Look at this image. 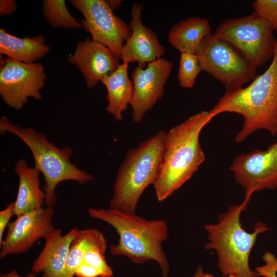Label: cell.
Listing matches in <instances>:
<instances>
[{"label": "cell", "mask_w": 277, "mask_h": 277, "mask_svg": "<svg viewBox=\"0 0 277 277\" xmlns=\"http://www.w3.org/2000/svg\"><path fill=\"white\" fill-rule=\"evenodd\" d=\"M213 118L209 111H203L166 132L162 160L153 184L159 201L167 199L189 180L205 161L199 138Z\"/></svg>", "instance_id": "cell-1"}, {"label": "cell", "mask_w": 277, "mask_h": 277, "mask_svg": "<svg viewBox=\"0 0 277 277\" xmlns=\"http://www.w3.org/2000/svg\"><path fill=\"white\" fill-rule=\"evenodd\" d=\"M88 213L91 217L108 223L116 230L119 239L117 244L110 246L112 255L126 256L137 264L155 261L162 277L168 276L170 266L163 248V243L169 235L165 220H147L135 213L110 208H90Z\"/></svg>", "instance_id": "cell-2"}, {"label": "cell", "mask_w": 277, "mask_h": 277, "mask_svg": "<svg viewBox=\"0 0 277 277\" xmlns=\"http://www.w3.org/2000/svg\"><path fill=\"white\" fill-rule=\"evenodd\" d=\"M209 111L213 117L225 112L242 115L244 122L235 136L237 143L259 130L277 135V39L268 69L246 87L225 91Z\"/></svg>", "instance_id": "cell-3"}, {"label": "cell", "mask_w": 277, "mask_h": 277, "mask_svg": "<svg viewBox=\"0 0 277 277\" xmlns=\"http://www.w3.org/2000/svg\"><path fill=\"white\" fill-rule=\"evenodd\" d=\"M252 194H246L241 204L231 205L220 214L217 223L204 225L208 240L205 248L215 251L217 267L224 276L261 277L250 268L249 258L258 235L270 228L259 222L254 231L249 233L242 228L240 222L241 213L246 210Z\"/></svg>", "instance_id": "cell-4"}, {"label": "cell", "mask_w": 277, "mask_h": 277, "mask_svg": "<svg viewBox=\"0 0 277 277\" xmlns=\"http://www.w3.org/2000/svg\"><path fill=\"white\" fill-rule=\"evenodd\" d=\"M12 133L19 138L29 148L34 167L44 175L46 207L53 208L56 203V188L66 181H74L86 184L94 180L92 174L80 169L73 163V151L69 147L60 148L49 141L46 135L31 127H24L13 124L6 116L0 118V133Z\"/></svg>", "instance_id": "cell-5"}, {"label": "cell", "mask_w": 277, "mask_h": 277, "mask_svg": "<svg viewBox=\"0 0 277 277\" xmlns=\"http://www.w3.org/2000/svg\"><path fill=\"white\" fill-rule=\"evenodd\" d=\"M166 132L160 130L127 151L118 170L109 201L110 208L135 213L143 192L157 177Z\"/></svg>", "instance_id": "cell-6"}, {"label": "cell", "mask_w": 277, "mask_h": 277, "mask_svg": "<svg viewBox=\"0 0 277 277\" xmlns=\"http://www.w3.org/2000/svg\"><path fill=\"white\" fill-rule=\"evenodd\" d=\"M272 25L255 12L226 19L214 34L236 48L257 68L273 58L275 39Z\"/></svg>", "instance_id": "cell-7"}, {"label": "cell", "mask_w": 277, "mask_h": 277, "mask_svg": "<svg viewBox=\"0 0 277 277\" xmlns=\"http://www.w3.org/2000/svg\"><path fill=\"white\" fill-rule=\"evenodd\" d=\"M195 54L203 71L221 82L225 91L240 89L256 76V68L232 45L214 33L203 39Z\"/></svg>", "instance_id": "cell-8"}, {"label": "cell", "mask_w": 277, "mask_h": 277, "mask_svg": "<svg viewBox=\"0 0 277 277\" xmlns=\"http://www.w3.org/2000/svg\"><path fill=\"white\" fill-rule=\"evenodd\" d=\"M0 95L5 103L16 110L24 108L29 98L42 101L41 91L47 76L44 65L25 63L0 56Z\"/></svg>", "instance_id": "cell-9"}, {"label": "cell", "mask_w": 277, "mask_h": 277, "mask_svg": "<svg viewBox=\"0 0 277 277\" xmlns=\"http://www.w3.org/2000/svg\"><path fill=\"white\" fill-rule=\"evenodd\" d=\"M70 3L83 14L81 23L92 39L121 60L122 48L132 33L129 25L114 14L106 0H71Z\"/></svg>", "instance_id": "cell-10"}, {"label": "cell", "mask_w": 277, "mask_h": 277, "mask_svg": "<svg viewBox=\"0 0 277 277\" xmlns=\"http://www.w3.org/2000/svg\"><path fill=\"white\" fill-rule=\"evenodd\" d=\"M229 169L245 194L277 189V141L265 150L236 156Z\"/></svg>", "instance_id": "cell-11"}, {"label": "cell", "mask_w": 277, "mask_h": 277, "mask_svg": "<svg viewBox=\"0 0 277 277\" xmlns=\"http://www.w3.org/2000/svg\"><path fill=\"white\" fill-rule=\"evenodd\" d=\"M53 208L35 209L16 217L7 226V234L0 244V258L25 253L41 239L55 229L52 223Z\"/></svg>", "instance_id": "cell-12"}, {"label": "cell", "mask_w": 277, "mask_h": 277, "mask_svg": "<svg viewBox=\"0 0 277 277\" xmlns=\"http://www.w3.org/2000/svg\"><path fill=\"white\" fill-rule=\"evenodd\" d=\"M172 68L171 62L162 57L149 63L145 68L137 66L133 70L134 92L130 105L134 123L141 122L146 113L162 99Z\"/></svg>", "instance_id": "cell-13"}, {"label": "cell", "mask_w": 277, "mask_h": 277, "mask_svg": "<svg viewBox=\"0 0 277 277\" xmlns=\"http://www.w3.org/2000/svg\"><path fill=\"white\" fill-rule=\"evenodd\" d=\"M120 60L108 47L87 37L77 43L67 62L77 67L87 87L91 89L116 69Z\"/></svg>", "instance_id": "cell-14"}, {"label": "cell", "mask_w": 277, "mask_h": 277, "mask_svg": "<svg viewBox=\"0 0 277 277\" xmlns=\"http://www.w3.org/2000/svg\"><path fill=\"white\" fill-rule=\"evenodd\" d=\"M144 4L134 2L131 7L129 26L132 33L124 45L121 60L123 63L137 62L143 68L165 54V49L155 32L143 23L141 16Z\"/></svg>", "instance_id": "cell-15"}, {"label": "cell", "mask_w": 277, "mask_h": 277, "mask_svg": "<svg viewBox=\"0 0 277 277\" xmlns=\"http://www.w3.org/2000/svg\"><path fill=\"white\" fill-rule=\"evenodd\" d=\"M78 229L74 228L62 235L60 229H55L45 239L41 252L34 261L31 272L42 273V277H68L66 265L71 243Z\"/></svg>", "instance_id": "cell-16"}, {"label": "cell", "mask_w": 277, "mask_h": 277, "mask_svg": "<svg viewBox=\"0 0 277 277\" xmlns=\"http://www.w3.org/2000/svg\"><path fill=\"white\" fill-rule=\"evenodd\" d=\"M14 170L19 180L13 214L16 217L31 211L43 208L45 192L41 188L39 171L34 166L29 167L27 161L20 159L15 163Z\"/></svg>", "instance_id": "cell-17"}, {"label": "cell", "mask_w": 277, "mask_h": 277, "mask_svg": "<svg viewBox=\"0 0 277 277\" xmlns=\"http://www.w3.org/2000/svg\"><path fill=\"white\" fill-rule=\"evenodd\" d=\"M50 49L42 34L19 38L8 33L3 28L0 29L1 56L5 55L16 61L33 63L46 55Z\"/></svg>", "instance_id": "cell-18"}, {"label": "cell", "mask_w": 277, "mask_h": 277, "mask_svg": "<svg viewBox=\"0 0 277 277\" xmlns=\"http://www.w3.org/2000/svg\"><path fill=\"white\" fill-rule=\"evenodd\" d=\"M128 65L120 64L112 74L102 81L107 90L106 110L118 121L123 120V112L131 105L133 97V83L128 74Z\"/></svg>", "instance_id": "cell-19"}, {"label": "cell", "mask_w": 277, "mask_h": 277, "mask_svg": "<svg viewBox=\"0 0 277 277\" xmlns=\"http://www.w3.org/2000/svg\"><path fill=\"white\" fill-rule=\"evenodd\" d=\"M211 33L208 19L200 17H187L171 27L168 41L180 53H195L203 39Z\"/></svg>", "instance_id": "cell-20"}, {"label": "cell", "mask_w": 277, "mask_h": 277, "mask_svg": "<svg viewBox=\"0 0 277 277\" xmlns=\"http://www.w3.org/2000/svg\"><path fill=\"white\" fill-rule=\"evenodd\" d=\"M104 238V234L97 229L78 230L71 243L67 259L66 272L68 277H75L76 270L86 251L92 245Z\"/></svg>", "instance_id": "cell-21"}, {"label": "cell", "mask_w": 277, "mask_h": 277, "mask_svg": "<svg viewBox=\"0 0 277 277\" xmlns=\"http://www.w3.org/2000/svg\"><path fill=\"white\" fill-rule=\"evenodd\" d=\"M42 8L44 18L54 28H83L69 11L65 0H44Z\"/></svg>", "instance_id": "cell-22"}, {"label": "cell", "mask_w": 277, "mask_h": 277, "mask_svg": "<svg viewBox=\"0 0 277 277\" xmlns=\"http://www.w3.org/2000/svg\"><path fill=\"white\" fill-rule=\"evenodd\" d=\"M178 80L181 86L191 88L199 74L203 71L199 59L195 53H180Z\"/></svg>", "instance_id": "cell-23"}, {"label": "cell", "mask_w": 277, "mask_h": 277, "mask_svg": "<svg viewBox=\"0 0 277 277\" xmlns=\"http://www.w3.org/2000/svg\"><path fill=\"white\" fill-rule=\"evenodd\" d=\"M252 6L254 12L267 21L277 32V0H256Z\"/></svg>", "instance_id": "cell-24"}, {"label": "cell", "mask_w": 277, "mask_h": 277, "mask_svg": "<svg viewBox=\"0 0 277 277\" xmlns=\"http://www.w3.org/2000/svg\"><path fill=\"white\" fill-rule=\"evenodd\" d=\"M265 264L256 268L255 271L260 276L277 277V259L269 251L265 252L262 256Z\"/></svg>", "instance_id": "cell-25"}, {"label": "cell", "mask_w": 277, "mask_h": 277, "mask_svg": "<svg viewBox=\"0 0 277 277\" xmlns=\"http://www.w3.org/2000/svg\"><path fill=\"white\" fill-rule=\"evenodd\" d=\"M14 202L9 204L6 208L0 211V244L3 241L4 231L8 224L11 217L14 215L13 210Z\"/></svg>", "instance_id": "cell-26"}, {"label": "cell", "mask_w": 277, "mask_h": 277, "mask_svg": "<svg viewBox=\"0 0 277 277\" xmlns=\"http://www.w3.org/2000/svg\"><path fill=\"white\" fill-rule=\"evenodd\" d=\"M17 5L14 0L0 1V15L5 16L11 15L17 9Z\"/></svg>", "instance_id": "cell-27"}, {"label": "cell", "mask_w": 277, "mask_h": 277, "mask_svg": "<svg viewBox=\"0 0 277 277\" xmlns=\"http://www.w3.org/2000/svg\"><path fill=\"white\" fill-rule=\"evenodd\" d=\"M192 277H215L212 274L203 271L202 266H199L197 268L194 272V274ZM226 277H237L234 275H229Z\"/></svg>", "instance_id": "cell-28"}, {"label": "cell", "mask_w": 277, "mask_h": 277, "mask_svg": "<svg viewBox=\"0 0 277 277\" xmlns=\"http://www.w3.org/2000/svg\"><path fill=\"white\" fill-rule=\"evenodd\" d=\"M106 1L108 6L113 11L119 9L123 2L122 0H106Z\"/></svg>", "instance_id": "cell-29"}, {"label": "cell", "mask_w": 277, "mask_h": 277, "mask_svg": "<svg viewBox=\"0 0 277 277\" xmlns=\"http://www.w3.org/2000/svg\"><path fill=\"white\" fill-rule=\"evenodd\" d=\"M0 277H22L16 270H11L6 274H2Z\"/></svg>", "instance_id": "cell-30"}, {"label": "cell", "mask_w": 277, "mask_h": 277, "mask_svg": "<svg viewBox=\"0 0 277 277\" xmlns=\"http://www.w3.org/2000/svg\"><path fill=\"white\" fill-rule=\"evenodd\" d=\"M36 275V274L31 272L27 273L25 277H37Z\"/></svg>", "instance_id": "cell-31"}]
</instances>
